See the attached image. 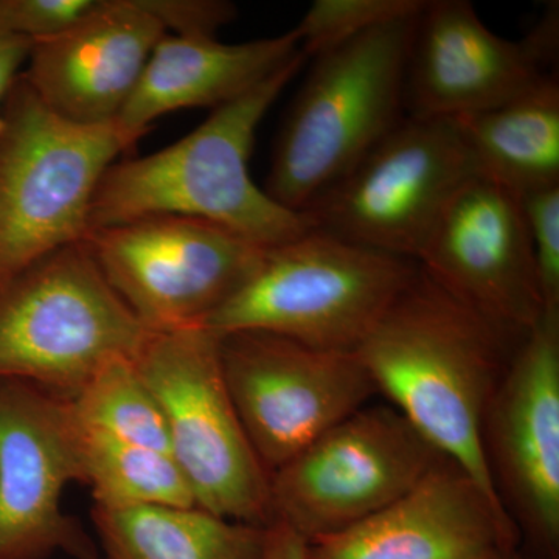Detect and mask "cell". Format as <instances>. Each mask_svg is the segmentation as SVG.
<instances>
[{"label": "cell", "mask_w": 559, "mask_h": 559, "mask_svg": "<svg viewBox=\"0 0 559 559\" xmlns=\"http://www.w3.org/2000/svg\"><path fill=\"white\" fill-rule=\"evenodd\" d=\"M521 341L460 304L418 266L356 352L390 406L500 507L481 429Z\"/></svg>", "instance_id": "6da1fadb"}, {"label": "cell", "mask_w": 559, "mask_h": 559, "mask_svg": "<svg viewBox=\"0 0 559 559\" xmlns=\"http://www.w3.org/2000/svg\"><path fill=\"white\" fill-rule=\"evenodd\" d=\"M307 58L300 49L255 90L219 106L167 148L110 165L92 201L90 231L178 215L210 221L261 248H275L314 229L307 213L283 207L249 175L259 124Z\"/></svg>", "instance_id": "7a4b0ae2"}, {"label": "cell", "mask_w": 559, "mask_h": 559, "mask_svg": "<svg viewBox=\"0 0 559 559\" xmlns=\"http://www.w3.org/2000/svg\"><path fill=\"white\" fill-rule=\"evenodd\" d=\"M418 14L314 57L275 142L264 189L272 200L304 213L399 127Z\"/></svg>", "instance_id": "3957f363"}, {"label": "cell", "mask_w": 559, "mask_h": 559, "mask_svg": "<svg viewBox=\"0 0 559 559\" xmlns=\"http://www.w3.org/2000/svg\"><path fill=\"white\" fill-rule=\"evenodd\" d=\"M418 272L415 261L311 229L267 248L204 329L259 330L308 347L356 353Z\"/></svg>", "instance_id": "277c9868"}, {"label": "cell", "mask_w": 559, "mask_h": 559, "mask_svg": "<svg viewBox=\"0 0 559 559\" xmlns=\"http://www.w3.org/2000/svg\"><path fill=\"white\" fill-rule=\"evenodd\" d=\"M134 143L117 120L62 119L14 81L0 116V282L86 240L98 183Z\"/></svg>", "instance_id": "5b68a950"}, {"label": "cell", "mask_w": 559, "mask_h": 559, "mask_svg": "<svg viewBox=\"0 0 559 559\" xmlns=\"http://www.w3.org/2000/svg\"><path fill=\"white\" fill-rule=\"evenodd\" d=\"M151 333L84 241L0 282V378L69 400L110 360L134 359Z\"/></svg>", "instance_id": "8992f818"}, {"label": "cell", "mask_w": 559, "mask_h": 559, "mask_svg": "<svg viewBox=\"0 0 559 559\" xmlns=\"http://www.w3.org/2000/svg\"><path fill=\"white\" fill-rule=\"evenodd\" d=\"M134 364L159 401L171 457L194 503L226 520L267 527L271 474L227 392L218 334L204 326L153 331Z\"/></svg>", "instance_id": "52a82bcc"}, {"label": "cell", "mask_w": 559, "mask_h": 559, "mask_svg": "<svg viewBox=\"0 0 559 559\" xmlns=\"http://www.w3.org/2000/svg\"><path fill=\"white\" fill-rule=\"evenodd\" d=\"M476 175L457 120L406 116L304 213L316 229L417 263L441 212Z\"/></svg>", "instance_id": "ba28073f"}, {"label": "cell", "mask_w": 559, "mask_h": 559, "mask_svg": "<svg viewBox=\"0 0 559 559\" xmlns=\"http://www.w3.org/2000/svg\"><path fill=\"white\" fill-rule=\"evenodd\" d=\"M443 459L395 407H360L271 473V524L307 543L334 535L403 498Z\"/></svg>", "instance_id": "9c48e42d"}, {"label": "cell", "mask_w": 559, "mask_h": 559, "mask_svg": "<svg viewBox=\"0 0 559 559\" xmlns=\"http://www.w3.org/2000/svg\"><path fill=\"white\" fill-rule=\"evenodd\" d=\"M84 242L150 331L204 326L248 282L267 249L218 224L178 215L102 227Z\"/></svg>", "instance_id": "30bf717a"}, {"label": "cell", "mask_w": 559, "mask_h": 559, "mask_svg": "<svg viewBox=\"0 0 559 559\" xmlns=\"http://www.w3.org/2000/svg\"><path fill=\"white\" fill-rule=\"evenodd\" d=\"M218 348L231 403L270 474L378 393L356 353L259 330L218 334Z\"/></svg>", "instance_id": "8fae6325"}, {"label": "cell", "mask_w": 559, "mask_h": 559, "mask_svg": "<svg viewBox=\"0 0 559 559\" xmlns=\"http://www.w3.org/2000/svg\"><path fill=\"white\" fill-rule=\"evenodd\" d=\"M492 487L532 559H559V307L522 337L481 429Z\"/></svg>", "instance_id": "7c38bea8"}, {"label": "cell", "mask_w": 559, "mask_h": 559, "mask_svg": "<svg viewBox=\"0 0 559 559\" xmlns=\"http://www.w3.org/2000/svg\"><path fill=\"white\" fill-rule=\"evenodd\" d=\"M558 3L520 40L489 31L466 0H428L407 60L406 116L460 119L518 97L557 72Z\"/></svg>", "instance_id": "4fadbf2b"}, {"label": "cell", "mask_w": 559, "mask_h": 559, "mask_svg": "<svg viewBox=\"0 0 559 559\" xmlns=\"http://www.w3.org/2000/svg\"><path fill=\"white\" fill-rule=\"evenodd\" d=\"M419 270L514 337L546 310L520 198L484 175L460 187L419 250Z\"/></svg>", "instance_id": "5bb4252c"}, {"label": "cell", "mask_w": 559, "mask_h": 559, "mask_svg": "<svg viewBox=\"0 0 559 559\" xmlns=\"http://www.w3.org/2000/svg\"><path fill=\"white\" fill-rule=\"evenodd\" d=\"M72 481L81 473L68 400L0 378V559H102L61 509Z\"/></svg>", "instance_id": "9a60e30c"}, {"label": "cell", "mask_w": 559, "mask_h": 559, "mask_svg": "<svg viewBox=\"0 0 559 559\" xmlns=\"http://www.w3.org/2000/svg\"><path fill=\"white\" fill-rule=\"evenodd\" d=\"M520 543L506 510L444 457L385 509L308 543L307 559H489Z\"/></svg>", "instance_id": "2e32d148"}, {"label": "cell", "mask_w": 559, "mask_h": 559, "mask_svg": "<svg viewBox=\"0 0 559 559\" xmlns=\"http://www.w3.org/2000/svg\"><path fill=\"white\" fill-rule=\"evenodd\" d=\"M165 35L150 0H97L72 27L32 44L22 76L62 119L112 123Z\"/></svg>", "instance_id": "e0dca14e"}, {"label": "cell", "mask_w": 559, "mask_h": 559, "mask_svg": "<svg viewBox=\"0 0 559 559\" xmlns=\"http://www.w3.org/2000/svg\"><path fill=\"white\" fill-rule=\"evenodd\" d=\"M300 51L297 32L224 44L215 36L165 35L117 123L138 142L165 114L219 108L255 90Z\"/></svg>", "instance_id": "ac0fdd59"}, {"label": "cell", "mask_w": 559, "mask_h": 559, "mask_svg": "<svg viewBox=\"0 0 559 559\" xmlns=\"http://www.w3.org/2000/svg\"><path fill=\"white\" fill-rule=\"evenodd\" d=\"M455 120L480 175L516 197L559 186L557 72L496 108Z\"/></svg>", "instance_id": "d6986e66"}, {"label": "cell", "mask_w": 559, "mask_h": 559, "mask_svg": "<svg viewBox=\"0 0 559 559\" xmlns=\"http://www.w3.org/2000/svg\"><path fill=\"white\" fill-rule=\"evenodd\" d=\"M108 559H263L267 527L216 516L201 507H92Z\"/></svg>", "instance_id": "ffe728a7"}, {"label": "cell", "mask_w": 559, "mask_h": 559, "mask_svg": "<svg viewBox=\"0 0 559 559\" xmlns=\"http://www.w3.org/2000/svg\"><path fill=\"white\" fill-rule=\"evenodd\" d=\"M72 425L81 484L90 485L94 506L105 509L197 506L186 477L170 454L84 428L73 417Z\"/></svg>", "instance_id": "44dd1931"}, {"label": "cell", "mask_w": 559, "mask_h": 559, "mask_svg": "<svg viewBox=\"0 0 559 559\" xmlns=\"http://www.w3.org/2000/svg\"><path fill=\"white\" fill-rule=\"evenodd\" d=\"M68 403L73 419L84 428L170 454L164 412L134 359L110 360Z\"/></svg>", "instance_id": "7402d4cb"}, {"label": "cell", "mask_w": 559, "mask_h": 559, "mask_svg": "<svg viewBox=\"0 0 559 559\" xmlns=\"http://www.w3.org/2000/svg\"><path fill=\"white\" fill-rule=\"evenodd\" d=\"M428 0H316L294 31L307 57L358 38L389 22L421 13Z\"/></svg>", "instance_id": "603a6c76"}, {"label": "cell", "mask_w": 559, "mask_h": 559, "mask_svg": "<svg viewBox=\"0 0 559 559\" xmlns=\"http://www.w3.org/2000/svg\"><path fill=\"white\" fill-rule=\"evenodd\" d=\"M518 198L544 305L559 307V186L527 191Z\"/></svg>", "instance_id": "cb8c5ba5"}, {"label": "cell", "mask_w": 559, "mask_h": 559, "mask_svg": "<svg viewBox=\"0 0 559 559\" xmlns=\"http://www.w3.org/2000/svg\"><path fill=\"white\" fill-rule=\"evenodd\" d=\"M97 0H0V33L50 38L91 13Z\"/></svg>", "instance_id": "d4e9b609"}, {"label": "cell", "mask_w": 559, "mask_h": 559, "mask_svg": "<svg viewBox=\"0 0 559 559\" xmlns=\"http://www.w3.org/2000/svg\"><path fill=\"white\" fill-rule=\"evenodd\" d=\"M151 9L176 35L215 36L234 20V3L223 0H150Z\"/></svg>", "instance_id": "484cf974"}, {"label": "cell", "mask_w": 559, "mask_h": 559, "mask_svg": "<svg viewBox=\"0 0 559 559\" xmlns=\"http://www.w3.org/2000/svg\"><path fill=\"white\" fill-rule=\"evenodd\" d=\"M32 44L31 39L22 36L0 33V105L17 80V70L28 60Z\"/></svg>", "instance_id": "4316f807"}, {"label": "cell", "mask_w": 559, "mask_h": 559, "mask_svg": "<svg viewBox=\"0 0 559 559\" xmlns=\"http://www.w3.org/2000/svg\"><path fill=\"white\" fill-rule=\"evenodd\" d=\"M308 543L286 525H267L263 559H307Z\"/></svg>", "instance_id": "83f0119b"}, {"label": "cell", "mask_w": 559, "mask_h": 559, "mask_svg": "<svg viewBox=\"0 0 559 559\" xmlns=\"http://www.w3.org/2000/svg\"><path fill=\"white\" fill-rule=\"evenodd\" d=\"M489 559H524L518 554V550L503 551V554L496 555V557Z\"/></svg>", "instance_id": "f1b7e54d"}]
</instances>
